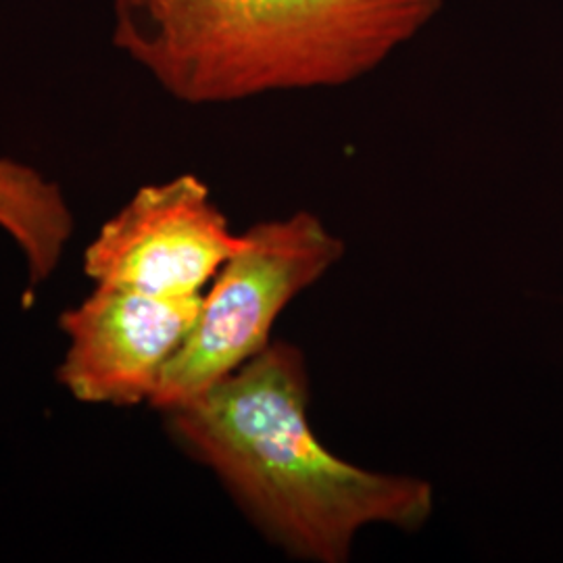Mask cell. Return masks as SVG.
Listing matches in <instances>:
<instances>
[{
    "label": "cell",
    "instance_id": "cell-1",
    "mask_svg": "<svg viewBox=\"0 0 563 563\" xmlns=\"http://www.w3.org/2000/svg\"><path fill=\"white\" fill-rule=\"evenodd\" d=\"M163 418L263 537L302 562H346L365 528L413 532L434 511L432 484L365 470L320 441L309 420L305 355L290 342H269Z\"/></svg>",
    "mask_w": 563,
    "mask_h": 563
},
{
    "label": "cell",
    "instance_id": "cell-2",
    "mask_svg": "<svg viewBox=\"0 0 563 563\" xmlns=\"http://www.w3.org/2000/svg\"><path fill=\"white\" fill-rule=\"evenodd\" d=\"M444 0H113L111 41L172 99L228 104L362 80Z\"/></svg>",
    "mask_w": 563,
    "mask_h": 563
},
{
    "label": "cell",
    "instance_id": "cell-3",
    "mask_svg": "<svg viewBox=\"0 0 563 563\" xmlns=\"http://www.w3.org/2000/svg\"><path fill=\"white\" fill-rule=\"evenodd\" d=\"M342 253L341 239L309 211L242 232L239 251L202 292L197 322L165 367L151 407L178 409L257 357L282 311L322 280Z\"/></svg>",
    "mask_w": 563,
    "mask_h": 563
},
{
    "label": "cell",
    "instance_id": "cell-4",
    "mask_svg": "<svg viewBox=\"0 0 563 563\" xmlns=\"http://www.w3.org/2000/svg\"><path fill=\"white\" fill-rule=\"evenodd\" d=\"M242 234L192 176L146 184L102 223L86 246L84 274L95 286L195 299L241 246Z\"/></svg>",
    "mask_w": 563,
    "mask_h": 563
},
{
    "label": "cell",
    "instance_id": "cell-5",
    "mask_svg": "<svg viewBox=\"0 0 563 563\" xmlns=\"http://www.w3.org/2000/svg\"><path fill=\"white\" fill-rule=\"evenodd\" d=\"M201 299L95 286L59 318L67 339L57 369L63 388L86 405H151L165 367L197 322Z\"/></svg>",
    "mask_w": 563,
    "mask_h": 563
},
{
    "label": "cell",
    "instance_id": "cell-6",
    "mask_svg": "<svg viewBox=\"0 0 563 563\" xmlns=\"http://www.w3.org/2000/svg\"><path fill=\"white\" fill-rule=\"evenodd\" d=\"M0 230L20 249L25 263V305L53 278L74 236V213L57 181L36 167L0 157Z\"/></svg>",
    "mask_w": 563,
    "mask_h": 563
}]
</instances>
